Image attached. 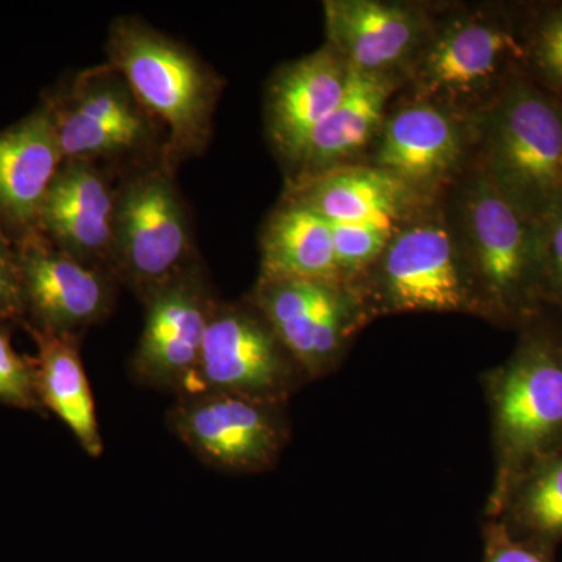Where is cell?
<instances>
[{"label": "cell", "mask_w": 562, "mask_h": 562, "mask_svg": "<svg viewBox=\"0 0 562 562\" xmlns=\"http://www.w3.org/2000/svg\"><path fill=\"white\" fill-rule=\"evenodd\" d=\"M561 341L528 331L508 360L484 373L495 457L487 519L520 476L562 452Z\"/></svg>", "instance_id": "obj_1"}, {"label": "cell", "mask_w": 562, "mask_h": 562, "mask_svg": "<svg viewBox=\"0 0 562 562\" xmlns=\"http://www.w3.org/2000/svg\"><path fill=\"white\" fill-rule=\"evenodd\" d=\"M109 65L124 77L143 109L165 131V161L176 169L209 146L221 77L183 44L138 18L110 29Z\"/></svg>", "instance_id": "obj_2"}, {"label": "cell", "mask_w": 562, "mask_h": 562, "mask_svg": "<svg viewBox=\"0 0 562 562\" xmlns=\"http://www.w3.org/2000/svg\"><path fill=\"white\" fill-rule=\"evenodd\" d=\"M199 265L187 202L165 158L125 168L116 188L111 273L143 301Z\"/></svg>", "instance_id": "obj_3"}, {"label": "cell", "mask_w": 562, "mask_h": 562, "mask_svg": "<svg viewBox=\"0 0 562 562\" xmlns=\"http://www.w3.org/2000/svg\"><path fill=\"white\" fill-rule=\"evenodd\" d=\"M465 258L491 319L528 324L543 302L538 222L487 177L471 184L464 201Z\"/></svg>", "instance_id": "obj_4"}, {"label": "cell", "mask_w": 562, "mask_h": 562, "mask_svg": "<svg viewBox=\"0 0 562 562\" xmlns=\"http://www.w3.org/2000/svg\"><path fill=\"white\" fill-rule=\"evenodd\" d=\"M364 276V283L350 288L366 319L416 312L486 316L464 249L441 222L397 228Z\"/></svg>", "instance_id": "obj_5"}, {"label": "cell", "mask_w": 562, "mask_h": 562, "mask_svg": "<svg viewBox=\"0 0 562 562\" xmlns=\"http://www.w3.org/2000/svg\"><path fill=\"white\" fill-rule=\"evenodd\" d=\"M44 103L65 160L125 169L162 157L165 131L109 63L77 74L68 87Z\"/></svg>", "instance_id": "obj_6"}, {"label": "cell", "mask_w": 562, "mask_h": 562, "mask_svg": "<svg viewBox=\"0 0 562 562\" xmlns=\"http://www.w3.org/2000/svg\"><path fill=\"white\" fill-rule=\"evenodd\" d=\"M487 179L539 222L562 201V114L530 85L506 90L486 117Z\"/></svg>", "instance_id": "obj_7"}, {"label": "cell", "mask_w": 562, "mask_h": 562, "mask_svg": "<svg viewBox=\"0 0 562 562\" xmlns=\"http://www.w3.org/2000/svg\"><path fill=\"white\" fill-rule=\"evenodd\" d=\"M288 403L222 392L176 397L166 425L203 464L222 473L269 471L290 442Z\"/></svg>", "instance_id": "obj_8"}, {"label": "cell", "mask_w": 562, "mask_h": 562, "mask_svg": "<svg viewBox=\"0 0 562 562\" xmlns=\"http://www.w3.org/2000/svg\"><path fill=\"white\" fill-rule=\"evenodd\" d=\"M308 382L272 325L249 299L220 301L206 328L198 371L184 394L222 392L288 403Z\"/></svg>", "instance_id": "obj_9"}, {"label": "cell", "mask_w": 562, "mask_h": 562, "mask_svg": "<svg viewBox=\"0 0 562 562\" xmlns=\"http://www.w3.org/2000/svg\"><path fill=\"white\" fill-rule=\"evenodd\" d=\"M249 301L272 325L310 382L338 368L366 321L350 286L331 281L260 277Z\"/></svg>", "instance_id": "obj_10"}, {"label": "cell", "mask_w": 562, "mask_h": 562, "mask_svg": "<svg viewBox=\"0 0 562 562\" xmlns=\"http://www.w3.org/2000/svg\"><path fill=\"white\" fill-rule=\"evenodd\" d=\"M144 327L131 358L133 382L179 397L198 371L203 341L217 305L201 265L143 299Z\"/></svg>", "instance_id": "obj_11"}, {"label": "cell", "mask_w": 562, "mask_h": 562, "mask_svg": "<svg viewBox=\"0 0 562 562\" xmlns=\"http://www.w3.org/2000/svg\"><path fill=\"white\" fill-rule=\"evenodd\" d=\"M13 244L22 325L81 338L113 312L117 280L109 269L72 257L38 231Z\"/></svg>", "instance_id": "obj_12"}, {"label": "cell", "mask_w": 562, "mask_h": 562, "mask_svg": "<svg viewBox=\"0 0 562 562\" xmlns=\"http://www.w3.org/2000/svg\"><path fill=\"white\" fill-rule=\"evenodd\" d=\"M106 169L65 160L41 206L36 231L72 257L111 272L117 181Z\"/></svg>", "instance_id": "obj_13"}, {"label": "cell", "mask_w": 562, "mask_h": 562, "mask_svg": "<svg viewBox=\"0 0 562 562\" xmlns=\"http://www.w3.org/2000/svg\"><path fill=\"white\" fill-rule=\"evenodd\" d=\"M63 162L46 103L0 132V228L11 241L38 227L41 206Z\"/></svg>", "instance_id": "obj_14"}, {"label": "cell", "mask_w": 562, "mask_h": 562, "mask_svg": "<svg viewBox=\"0 0 562 562\" xmlns=\"http://www.w3.org/2000/svg\"><path fill=\"white\" fill-rule=\"evenodd\" d=\"M350 66L331 46L288 65L272 80L266 102L277 150L297 160L306 140L341 102Z\"/></svg>", "instance_id": "obj_15"}, {"label": "cell", "mask_w": 562, "mask_h": 562, "mask_svg": "<svg viewBox=\"0 0 562 562\" xmlns=\"http://www.w3.org/2000/svg\"><path fill=\"white\" fill-rule=\"evenodd\" d=\"M519 55L516 38L482 21H457L432 41L417 68V85L427 98H472L487 91Z\"/></svg>", "instance_id": "obj_16"}, {"label": "cell", "mask_w": 562, "mask_h": 562, "mask_svg": "<svg viewBox=\"0 0 562 562\" xmlns=\"http://www.w3.org/2000/svg\"><path fill=\"white\" fill-rule=\"evenodd\" d=\"M382 132L376 168L397 177L413 190L438 183L460 161V125L435 103L422 101L395 111Z\"/></svg>", "instance_id": "obj_17"}, {"label": "cell", "mask_w": 562, "mask_h": 562, "mask_svg": "<svg viewBox=\"0 0 562 562\" xmlns=\"http://www.w3.org/2000/svg\"><path fill=\"white\" fill-rule=\"evenodd\" d=\"M325 25L333 49L351 69L386 76L405 60L420 38L422 24L412 10L376 0L325 2Z\"/></svg>", "instance_id": "obj_18"}, {"label": "cell", "mask_w": 562, "mask_h": 562, "mask_svg": "<svg viewBox=\"0 0 562 562\" xmlns=\"http://www.w3.org/2000/svg\"><path fill=\"white\" fill-rule=\"evenodd\" d=\"M24 328L38 349L33 366L41 405L69 428L85 453L101 458L103 439L90 380L81 361V338L29 325Z\"/></svg>", "instance_id": "obj_19"}, {"label": "cell", "mask_w": 562, "mask_h": 562, "mask_svg": "<svg viewBox=\"0 0 562 562\" xmlns=\"http://www.w3.org/2000/svg\"><path fill=\"white\" fill-rule=\"evenodd\" d=\"M414 190L380 168H335L299 181L292 201L319 213L333 224H376L395 227Z\"/></svg>", "instance_id": "obj_20"}, {"label": "cell", "mask_w": 562, "mask_h": 562, "mask_svg": "<svg viewBox=\"0 0 562 562\" xmlns=\"http://www.w3.org/2000/svg\"><path fill=\"white\" fill-rule=\"evenodd\" d=\"M391 92L387 76L350 68L341 102L310 136L295 160L301 181L330 171L358 154L382 127Z\"/></svg>", "instance_id": "obj_21"}, {"label": "cell", "mask_w": 562, "mask_h": 562, "mask_svg": "<svg viewBox=\"0 0 562 562\" xmlns=\"http://www.w3.org/2000/svg\"><path fill=\"white\" fill-rule=\"evenodd\" d=\"M260 277L342 283L330 222L290 199L262 232Z\"/></svg>", "instance_id": "obj_22"}, {"label": "cell", "mask_w": 562, "mask_h": 562, "mask_svg": "<svg viewBox=\"0 0 562 562\" xmlns=\"http://www.w3.org/2000/svg\"><path fill=\"white\" fill-rule=\"evenodd\" d=\"M492 519L517 539L553 550L562 541V452L520 476Z\"/></svg>", "instance_id": "obj_23"}, {"label": "cell", "mask_w": 562, "mask_h": 562, "mask_svg": "<svg viewBox=\"0 0 562 562\" xmlns=\"http://www.w3.org/2000/svg\"><path fill=\"white\" fill-rule=\"evenodd\" d=\"M333 246L342 283L350 286L382 257L397 228L376 224H333Z\"/></svg>", "instance_id": "obj_24"}, {"label": "cell", "mask_w": 562, "mask_h": 562, "mask_svg": "<svg viewBox=\"0 0 562 562\" xmlns=\"http://www.w3.org/2000/svg\"><path fill=\"white\" fill-rule=\"evenodd\" d=\"M0 405L43 413L36 391L33 358L18 353L11 344L9 325L0 324Z\"/></svg>", "instance_id": "obj_25"}, {"label": "cell", "mask_w": 562, "mask_h": 562, "mask_svg": "<svg viewBox=\"0 0 562 562\" xmlns=\"http://www.w3.org/2000/svg\"><path fill=\"white\" fill-rule=\"evenodd\" d=\"M543 301L562 310V201L538 222Z\"/></svg>", "instance_id": "obj_26"}, {"label": "cell", "mask_w": 562, "mask_h": 562, "mask_svg": "<svg viewBox=\"0 0 562 562\" xmlns=\"http://www.w3.org/2000/svg\"><path fill=\"white\" fill-rule=\"evenodd\" d=\"M484 562H552L553 550L517 539L497 519H487L483 528Z\"/></svg>", "instance_id": "obj_27"}, {"label": "cell", "mask_w": 562, "mask_h": 562, "mask_svg": "<svg viewBox=\"0 0 562 562\" xmlns=\"http://www.w3.org/2000/svg\"><path fill=\"white\" fill-rule=\"evenodd\" d=\"M10 322H24V303L14 244L0 228V324Z\"/></svg>", "instance_id": "obj_28"}, {"label": "cell", "mask_w": 562, "mask_h": 562, "mask_svg": "<svg viewBox=\"0 0 562 562\" xmlns=\"http://www.w3.org/2000/svg\"><path fill=\"white\" fill-rule=\"evenodd\" d=\"M538 57L546 72L562 87V14L542 29Z\"/></svg>", "instance_id": "obj_29"}, {"label": "cell", "mask_w": 562, "mask_h": 562, "mask_svg": "<svg viewBox=\"0 0 562 562\" xmlns=\"http://www.w3.org/2000/svg\"><path fill=\"white\" fill-rule=\"evenodd\" d=\"M561 347H562V341H561Z\"/></svg>", "instance_id": "obj_30"}]
</instances>
